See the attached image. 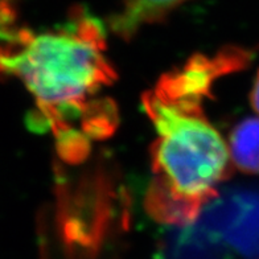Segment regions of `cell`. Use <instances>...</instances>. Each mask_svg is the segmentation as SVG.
I'll return each mask as SVG.
<instances>
[{
    "label": "cell",
    "instance_id": "obj_1",
    "mask_svg": "<svg viewBox=\"0 0 259 259\" xmlns=\"http://www.w3.org/2000/svg\"><path fill=\"white\" fill-rule=\"evenodd\" d=\"M249 49L228 47L214 55H194L164 73L142 97L155 130L152 178L144 206L155 221L187 226L229 178L230 152L205 110L220 78L246 68Z\"/></svg>",
    "mask_w": 259,
    "mask_h": 259
},
{
    "label": "cell",
    "instance_id": "obj_2",
    "mask_svg": "<svg viewBox=\"0 0 259 259\" xmlns=\"http://www.w3.org/2000/svg\"><path fill=\"white\" fill-rule=\"evenodd\" d=\"M0 78L17 79L31 93L34 122L51 131L68 163L86 159L93 144L116 128V106L106 96L116 73L106 56L105 32L79 10L53 29L2 32Z\"/></svg>",
    "mask_w": 259,
    "mask_h": 259
},
{
    "label": "cell",
    "instance_id": "obj_3",
    "mask_svg": "<svg viewBox=\"0 0 259 259\" xmlns=\"http://www.w3.org/2000/svg\"><path fill=\"white\" fill-rule=\"evenodd\" d=\"M229 152L233 164L241 172L259 174V118H247L234 127Z\"/></svg>",
    "mask_w": 259,
    "mask_h": 259
},
{
    "label": "cell",
    "instance_id": "obj_4",
    "mask_svg": "<svg viewBox=\"0 0 259 259\" xmlns=\"http://www.w3.org/2000/svg\"><path fill=\"white\" fill-rule=\"evenodd\" d=\"M15 0H0V33L14 27L15 17Z\"/></svg>",
    "mask_w": 259,
    "mask_h": 259
},
{
    "label": "cell",
    "instance_id": "obj_5",
    "mask_svg": "<svg viewBox=\"0 0 259 259\" xmlns=\"http://www.w3.org/2000/svg\"><path fill=\"white\" fill-rule=\"evenodd\" d=\"M250 102L256 113L259 114V72L255 77V81L252 83L251 92H250Z\"/></svg>",
    "mask_w": 259,
    "mask_h": 259
}]
</instances>
